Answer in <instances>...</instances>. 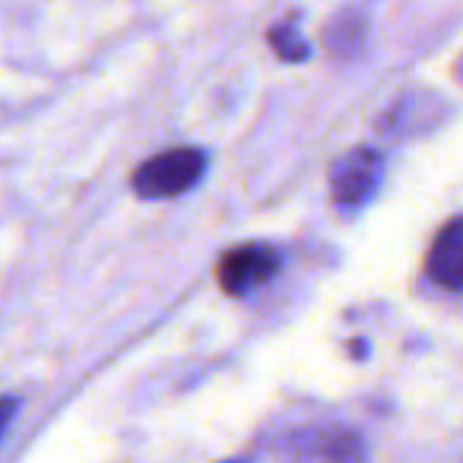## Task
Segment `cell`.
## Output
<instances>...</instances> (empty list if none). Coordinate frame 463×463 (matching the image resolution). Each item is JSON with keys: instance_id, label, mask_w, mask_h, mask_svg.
Returning a JSON list of instances; mask_svg holds the SVG:
<instances>
[{"instance_id": "3", "label": "cell", "mask_w": 463, "mask_h": 463, "mask_svg": "<svg viewBox=\"0 0 463 463\" xmlns=\"http://www.w3.org/2000/svg\"><path fill=\"white\" fill-rule=\"evenodd\" d=\"M381 172H384V162L374 149H353L346 153L330 172V191H334V200L343 206H359L365 203L374 194L381 181Z\"/></svg>"}, {"instance_id": "2", "label": "cell", "mask_w": 463, "mask_h": 463, "mask_svg": "<svg viewBox=\"0 0 463 463\" xmlns=\"http://www.w3.org/2000/svg\"><path fill=\"white\" fill-rule=\"evenodd\" d=\"M279 251L270 245H260V241H248V245H239L225 251L219 258L216 267V279L222 286L225 296H248L251 289L264 286L267 279L277 277L279 270Z\"/></svg>"}, {"instance_id": "4", "label": "cell", "mask_w": 463, "mask_h": 463, "mask_svg": "<svg viewBox=\"0 0 463 463\" xmlns=\"http://www.w3.org/2000/svg\"><path fill=\"white\" fill-rule=\"evenodd\" d=\"M425 270L444 289H463V216H454L435 235Z\"/></svg>"}, {"instance_id": "1", "label": "cell", "mask_w": 463, "mask_h": 463, "mask_svg": "<svg viewBox=\"0 0 463 463\" xmlns=\"http://www.w3.org/2000/svg\"><path fill=\"white\" fill-rule=\"evenodd\" d=\"M206 172V156L194 146L165 149L134 172V191L143 200H168L191 191Z\"/></svg>"}, {"instance_id": "5", "label": "cell", "mask_w": 463, "mask_h": 463, "mask_svg": "<svg viewBox=\"0 0 463 463\" xmlns=\"http://www.w3.org/2000/svg\"><path fill=\"white\" fill-rule=\"evenodd\" d=\"M14 412H16V400L14 397H0V435H4V429L10 425Z\"/></svg>"}]
</instances>
